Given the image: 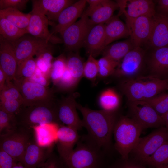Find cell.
<instances>
[{
    "instance_id": "cell-41",
    "label": "cell",
    "mask_w": 168,
    "mask_h": 168,
    "mask_svg": "<svg viewBox=\"0 0 168 168\" xmlns=\"http://www.w3.org/2000/svg\"><path fill=\"white\" fill-rule=\"evenodd\" d=\"M17 125L15 114L0 110V135L12 129Z\"/></svg>"
},
{
    "instance_id": "cell-1",
    "label": "cell",
    "mask_w": 168,
    "mask_h": 168,
    "mask_svg": "<svg viewBox=\"0 0 168 168\" xmlns=\"http://www.w3.org/2000/svg\"><path fill=\"white\" fill-rule=\"evenodd\" d=\"M76 106L82 115L83 127L88 132L85 138L101 150L108 147L114 127L118 119L115 112L93 110L77 103Z\"/></svg>"
},
{
    "instance_id": "cell-35",
    "label": "cell",
    "mask_w": 168,
    "mask_h": 168,
    "mask_svg": "<svg viewBox=\"0 0 168 168\" xmlns=\"http://www.w3.org/2000/svg\"><path fill=\"white\" fill-rule=\"evenodd\" d=\"M36 56L35 59L37 68L50 79V71L54 60L51 48L46 49Z\"/></svg>"
},
{
    "instance_id": "cell-2",
    "label": "cell",
    "mask_w": 168,
    "mask_h": 168,
    "mask_svg": "<svg viewBox=\"0 0 168 168\" xmlns=\"http://www.w3.org/2000/svg\"><path fill=\"white\" fill-rule=\"evenodd\" d=\"M119 87L128 101L145 100L168 90V79L141 75L121 80Z\"/></svg>"
},
{
    "instance_id": "cell-7",
    "label": "cell",
    "mask_w": 168,
    "mask_h": 168,
    "mask_svg": "<svg viewBox=\"0 0 168 168\" xmlns=\"http://www.w3.org/2000/svg\"><path fill=\"white\" fill-rule=\"evenodd\" d=\"M32 129L17 125L13 129L0 135V149L20 162L25 149L32 139Z\"/></svg>"
},
{
    "instance_id": "cell-23",
    "label": "cell",
    "mask_w": 168,
    "mask_h": 168,
    "mask_svg": "<svg viewBox=\"0 0 168 168\" xmlns=\"http://www.w3.org/2000/svg\"><path fill=\"white\" fill-rule=\"evenodd\" d=\"M57 147L59 155L62 159L72 152L75 145L80 139L77 130L70 127L61 125L57 133Z\"/></svg>"
},
{
    "instance_id": "cell-50",
    "label": "cell",
    "mask_w": 168,
    "mask_h": 168,
    "mask_svg": "<svg viewBox=\"0 0 168 168\" xmlns=\"http://www.w3.org/2000/svg\"><path fill=\"white\" fill-rule=\"evenodd\" d=\"M7 76L2 70L0 68V91L3 88L7 80Z\"/></svg>"
},
{
    "instance_id": "cell-28",
    "label": "cell",
    "mask_w": 168,
    "mask_h": 168,
    "mask_svg": "<svg viewBox=\"0 0 168 168\" xmlns=\"http://www.w3.org/2000/svg\"><path fill=\"white\" fill-rule=\"evenodd\" d=\"M134 48L129 39L107 46L102 53L103 56L119 62L128 52Z\"/></svg>"
},
{
    "instance_id": "cell-20",
    "label": "cell",
    "mask_w": 168,
    "mask_h": 168,
    "mask_svg": "<svg viewBox=\"0 0 168 168\" xmlns=\"http://www.w3.org/2000/svg\"><path fill=\"white\" fill-rule=\"evenodd\" d=\"M18 65L12 43L0 36V68L6 74V81L15 79Z\"/></svg>"
},
{
    "instance_id": "cell-3",
    "label": "cell",
    "mask_w": 168,
    "mask_h": 168,
    "mask_svg": "<svg viewBox=\"0 0 168 168\" xmlns=\"http://www.w3.org/2000/svg\"><path fill=\"white\" fill-rule=\"evenodd\" d=\"M143 129L142 127L131 117L122 116L118 119L113 134L115 147L123 160L127 159L133 150Z\"/></svg>"
},
{
    "instance_id": "cell-39",
    "label": "cell",
    "mask_w": 168,
    "mask_h": 168,
    "mask_svg": "<svg viewBox=\"0 0 168 168\" xmlns=\"http://www.w3.org/2000/svg\"><path fill=\"white\" fill-rule=\"evenodd\" d=\"M0 101L17 100L23 103V99L20 92L13 82L10 81H6L3 88L0 91Z\"/></svg>"
},
{
    "instance_id": "cell-53",
    "label": "cell",
    "mask_w": 168,
    "mask_h": 168,
    "mask_svg": "<svg viewBox=\"0 0 168 168\" xmlns=\"http://www.w3.org/2000/svg\"><path fill=\"white\" fill-rule=\"evenodd\" d=\"M110 168H111V167H110Z\"/></svg>"
},
{
    "instance_id": "cell-16",
    "label": "cell",
    "mask_w": 168,
    "mask_h": 168,
    "mask_svg": "<svg viewBox=\"0 0 168 168\" xmlns=\"http://www.w3.org/2000/svg\"><path fill=\"white\" fill-rule=\"evenodd\" d=\"M89 6L84 12L93 26L105 24L113 16L119 9L116 2L109 0H86Z\"/></svg>"
},
{
    "instance_id": "cell-27",
    "label": "cell",
    "mask_w": 168,
    "mask_h": 168,
    "mask_svg": "<svg viewBox=\"0 0 168 168\" xmlns=\"http://www.w3.org/2000/svg\"><path fill=\"white\" fill-rule=\"evenodd\" d=\"M119 16H113L105 24V48L118 39L129 37V31L126 24L119 17Z\"/></svg>"
},
{
    "instance_id": "cell-13",
    "label": "cell",
    "mask_w": 168,
    "mask_h": 168,
    "mask_svg": "<svg viewBox=\"0 0 168 168\" xmlns=\"http://www.w3.org/2000/svg\"><path fill=\"white\" fill-rule=\"evenodd\" d=\"M146 51L145 66L149 75L161 79H168V46Z\"/></svg>"
},
{
    "instance_id": "cell-10",
    "label": "cell",
    "mask_w": 168,
    "mask_h": 168,
    "mask_svg": "<svg viewBox=\"0 0 168 168\" xmlns=\"http://www.w3.org/2000/svg\"><path fill=\"white\" fill-rule=\"evenodd\" d=\"M93 26L83 12L78 21L60 34L66 49L69 51H75L83 46L86 36Z\"/></svg>"
},
{
    "instance_id": "cell-9",
    "label": "cell",
    "mask_w": 168,
    "mask_h": 168,
    "mask_svg": "<svg viewBox=\"0 0 168 168\" xmlns=\"http://www.w3.org/2000/svg\"><path fill=\"white\" fill-rule=\"evenodd\" d=\"M146 51L143 48H134L119 61L112 75L121 80L140 75L145 66Z\"/></svg>"
},
{
    "instance_id": "cell-34",
    "label": "cell",
    "mask_w": 168,
    "mask_h": 168,
    "mask_svg": "<svg viewBox=\"0 0 168 168\" xmlns=\"http://www.w3.org/2000/svg\"><path fill=\"white\" fill-rule=\"evenodd\" d=\"M67 68V58L62 54L54 59L50 73V78L56 86Z\"/></svg>"
},
{
    "instance_id": "cell-54",
    "label": "cell",
    "mask_w": 168,
    "mask_h": 168,
    "mask_svg": "<svg viewBox=\"0 0 168 168\" xmlns=\"http://www.w3.org/2000/svg\"><path fill=\"white\" fill-rule=\"evenodd\" d=\"M167 168H168V167Z\"/></svg>"
},
{
    "instance_id": "cell-6",
    "label": "cell",
    "mask_w": 168,
    "mask_h": 168,
    "mask_svg": "<svg viewBox=\"0 0 168 168\" xmlns=\"http://www.w3.org/2000/svg\"><path fill=\"white\" fill-rule=\"evenodd\" d=\"M12 82L23 97V105H50L56 101L53 89H49L28 79H15Z\"/></svg>"
},
{
    "instance_id": "cell-45",
    "label": "cell",
    "mask_w": 168,
    "mask_h": 168,
    "mask_svg": "<svg viewBox=\"0 0 168 168\" xmlns=\"http://www.w3.org/2000/svg\"><path fill=\"white\" fill-rule=\"evenodd\" d=\"M28 1V0H0V9L12 8L21 11L26 8Z\"/></svg>"
},
{
    "instance_id": "cell-32",
    "label": "cell",
    "mask_w": 168,
    "mask_h": 168,
    "mask_svg": "<svg viewBox=\"0 0 168 168\" xmlns=\"http://www.w3.org/2000/svg\"><path fill=\"white\" fill-rule=\"evenodd\" d=\"M145 162L156 168L168 167V141L163 143Z\"/></svg>"
},
{
    "instance_id": "cell-18",
    "label": "cell",
    "mask_w": 168,
    "mask_h": 168,
    "mask_svg": "<svg viewBox=\"0 0 168 168\" xmlns=\"http://www.w3.org/2000/svg\"><path fill=\"white\" fill-rule=\"evenodd\" d=\"M119 12L125 17L135 18L145 16L152 18L156 12L153 1L151 0H118Z\"/></svg>"
},
{
    "instance_id": "cell-11",
    "label": "cell",
    "mask_w": 168,
    "mask_h": 168,
    "mask_svg": "<svg viewBox=\"0 0 168 168\" xmlns=\"http://www.w3.org/2000/svg\"><path fill=\"white\" fill-rule=\"evenodd\" d=\"M167 141L168 129L165 127H161L146 136L140 137L132 151L139 160L145 162Z\"/></svg>"
},
{
    "instance_id": "cell-43",
    "label": "cell",
    "mask_w": 168,
    "mask_h": 168,
    "mask_svg": "<svg viewBox=\"0 0 168 168\" xmlns=\"http://www.w3.org/2000/svg\"><path fill=\"white\" fill-rule=\"evenodd\" d=\"M23 102L17 100H6L0 101V110L9 114H15L23 105Z\"/></svg>"
},
{
    "instance_id": "cell-51",
    "label": "cell",
    "mask_w": 168,
    "mask_h": 168,
    "mask_svg": "<svg viewBox=\"0 0 168 168\" xmlns=\"http://www.w3.org/2000/svg\"><path fill=\"white\" fill-rule=\"evenodd\" d=\"M161 117L163 121L165 126L168 129V111Z\"/></svg>"
},
{
    "instance_id": "cell-48",
    "label": "cell",
    "mask_w": 168,
    "mask_h": 168,
    "mask_svg": "<svg viewBox=\"0 0 168 168\" xmlns=\"http://www.w3.org/2000/svg\"><path fill=\"white\" fill-rule=\"evenodd\" d=\"M159 12L168 13V0L157 1Z\"/></svg>"
},
{
    "instance_id": "cell-37",
    "label": "cell",
    "mask_w": 168,
    "mask_h": 168,
    "mask_svg": "<svg viewBox=\"0 0 168 168\" xmlns=\"http://www.w3.org/2000/svg\"><path fill=\"white\" fill-rule=\"evenodd\" d=\"M161 116L168 111V93L165 92L145 100Z\"/></svg>"
},
{
    "instance_id": "cell-24",
    "label": "cell",
    "mask_w": 168,
    "mask_h": 168,
    "mask_svg": "<svg viewBox=\"0 0 168 168\" xmlns=\"http://www.w3.org/2000/svg\"><path fill=\"white\" fill-rule=\"evenodd\" d=\"M105 24H100L93 26L89 31L83 46L89 55L95 57L102 53L105 48Z\"/></svg>"
},
{
    "instance_id": "cell-33",
    "label": "cell",
    "mask_w": 168,
    "mask_h": 168,
    "mask_svg": "<svg viewBox=\"0 0 168 168\" xmlns=\"http://www.w3.org/2000/svg\"><path fill=\"white\" fill-rule=\"evenodd\" d=\"M84 63L77 53H71L67 58V68L78 83L83 77Z\"/></svg>"
},
{
    "instance_id": "cell-52",
    "label": "cell",
    "mask_w": 168,
    "mask_h": 168,
    "mask_svg": "<svg viewBox=\"0 0 168 168\" xmlns=\"http://www.w3.org/2000/svg\"><path fill=\"white\" fill-rule=\"evenodd\" d=\"M12 168H26L20 162H17L12 167Z\"/></svg>"
},
{
    "instance_id": "cell-46",
    "label": "cell",
    "mask_w": 168,
    "mask_h": 168,
    "mask_svg": "<svg viewBox=\"0 0 168 168\" xmlns=\"http://www.w3.org/2000/svg\"><path fill=\"white\" fill-rule=\"evenodd\" d=\"M18 161L5 151L0 149V168H12Z\"/></svg>"
},
{
    "instance_id": "cell-49",
    "label": "cell",
    "mask_w": 168,
    "mask_h": 168,
    "mask_svg": "<svg viewBox=\"0 0 168 168\" xmlns=\"http://www.w3.org/2000/svg\"><path fill=\"white\" fill-rule=\"evenodd\" d=\"M111 168H144L143 167L135 164L126 163H118Z\"/></svg>"
},
{
    "instance_id": "cell-42",
    "label": "cell",
    "mask_w": 168,
    "mask_h": 168,
    "mask_svg": "<svg viewBox=\"0 0 168 168\" xmlns=\"http://www.w3.org/2000/svg\"><path fill=\"white\" fill-rule=\"evenodd\" d=\"M78 83L72 76L67 67L58 82L55 86L58 90L67 91L74 89Z\"/></svg>"
},
{
    "instance_id": "cell-30",
    "label": "cell",
    "mask_w": 168,
    "mask_h": 168,
    "mask_svg": "<svg viewBox=\"0 0 168 168\" xmlns=\"http://www.w3.org/2000/svg\"><path fill=\"white\" fill-rule=\"evenodd\" d=\"M28 33L27 30L18 27L5 18H0V36L5 39L14 42Z\"/></svg>"
},
{
    "instance_id": "cell-36",
    "label": "cell",
    "mask_w": 168,
    "mask_h": 168,
    "mask_svg": "<svg viewBox=\"0 0 168 168\" xmlns=\"http://www.w3.org/2000/svg\"><path fill=\"white\" fill-rule=\"evenodd\" d=\"M37 68L35 59L31 57L18 65L15 79H29L34 74Z\"/></svg>"
},
{
    "instance_id": "cell-44",
    "label": "cell",
    "mask_w": 168,
    "mask_h": 168,
    "mask_svg": "<svg viewBox=\"0 0 168 168\" xmlns=\"http://www.w3.org/2000/svg\"><path fill=\"white\" fill-rule=\"evenodd\" d=\"M38 168H67L62 159L58 156L52 153L46 161Z\"/></svg>"
},
{
    "instance_id": "cell-29",
    "label": "cell",
    "mask_w": 168,
    "mask_h": 168,
    "mask_svg": "<svg viewBox=\"0 0 168 168\" xmlns=\"http://www.w3.org/2000/svg\"><path fill=\"white\" fill-rule=\"evenodd\" d=\"M30 15V12L24 13L14 8L0 9V18L6 19L18 27L24 30H27Z\"/></svg>"
},
{
    "instance_id": "cell-14",
    "label": "cell",
    "mask_w": 168,
    "mask_h": 168,
    "mask_svg": "<svg viewBox=\"0 0 168 168\" xmlns=\"http://www.w3.org/2000/svg\"><path fill=\"white\" fill-rule=\"evenodd\" d=\"M130 39L134 48L147 45L152 29V18L142 16L135 18L125 17Z\"/></svg>"
},
{
    "instance_id": "cell-5",
    "label": "cell",
    "mask_w": 168,
    "mask_h": 168,
    "mask_svg": "<svg viewBox=\"0 0 168 168\" xmlns=\"http://www.w3.org/2000/svg\"><path fill=\"white\" fill-rule=\"evenodd\" d=\"M56 102L50 105H22L15 114L17 124L29 129L46 123H55L61 125L57 116Z\"/></svg>"
},
{
    "instance_id": "cell-12",
    "label": "cell",
    "mask_w": 168,
    "mask_h": 168,
    "mask_svg": "<svg viewBox=\"0 0 168 168\" xmlns=\"http://www.w3.org/2000/svg\"><path fill=\"white\" fill-rule=\"evenodd\" d=\"M12 43L18 65L26 59L51 48V43L47 40L28 33Z\"/></svg>"
},
{
    "instance_id": "cell-38",
    "label": "cell",
    "mask_w": 168,
    "mask_h": 168,
    "mask_svg": "<svg viewBox=\"0 0 168 168\" xmlns=\"http://www.w3.org/2000/svg\"><path fill=\"white\" fill-rule=\"evenodd\" d=\"M97 62L98 77L102 78L112 76L119 63L103 56L97 60Z\"/></svg>"
},
{
    "instance_id": "cell-31",
    "label": "cell",
    "mask_w": 168,
    "mask_h": 168,
    "mask_svg": "<svg viewBox=\"0 0 168 168\" xmlns=\"http://www.w3.org/2000/svg\"><path fill=\"white\" fill-rule=\"evenodd\" d=\"M98 103L101 110L115 112L119 106L120 98L114 89L108 88L104 90L100 94Z\"/></svg>"
},
{
    "instance_id": "cell-25",
    "label": "cell",
    "mask_w": 168,
    "mask_h": 168,
    "mask_svg": "<svg viewBox=\"0 0 168 168\" xmlns=\"http://www.w3.org/2000/svg\"><path fill=\"white\" fill-rule=\"evenodd\" d=\"M33 7L44 13L49 20L57 21L61 12L75 2L71 0H32Z\"/></svg>"
},
{
    "instance_id": "cell-21",
    "label": "cell",
    "mask_w": 168,
    "mask_h": 168,
    "mask_svg": "<svg viewBox=\"0 0 168 168\" xmlns=\"http://www.w3.org/2000/svg\"><path fill=\"white\" fill-rule=\"evenodd\" d=\"M48 147L39 146L35 139L27 145L19 162L26 168H38L47 159L51 153Z\"/></svg>"
},
{
    "instance_id": "cell-19",
    "label": "cell",
    "mask_w": 168,
    "mask_h": 168,
    "mask_svg": "<svg viewBox=\"0 0 168 168\" xmlns=\"http://www.w3.org/2000/svg\"><path fill=\"white\" fill-rule=\"evenodd\" d=\"M147 45L148 49L168 46V13L156 12L152 18L151 33Z\"/></svg>"
},
{
    "instance_id": "cell-40",
    "label": "cell",
    "mask_w": 168,
    "mask_h": 168,
    "mask_svg": "<svg viewBox=\"0 0 168 168\" xmlns=\"http://www.w3.org/2000/svg\"><path fill=\"white\" fill-rule=\"evenodd\" d=\"M98 75L97 60L92 55H89L83 68V77L92 81H94Z\"/></svg>"
},
{
    "instance_id": "cell-15",
    "label": "cell",
    "mask_w": 168,
    "mask_h": 168,
    "mask_svg": "<svg viewBox=\"0 0 168 168\" xmlns=\"http://www.w3.org/2000/svg\"><path fill=\"white\" fill-rule=\"evenodd\" d=\"M77 102L74 94L71 93L56 102L57 114L61 124L78 130L83 127L82 120L77 111Z\"/></svg>"
},
{
    "instance_id": "cell-17",
    "label": "cell",
    "mask_w": 168,
    "mask_h": 168,
    "mask_svg": "<svg viewBox=\"0 0 168 168\" xmlns=\"http://www.w3.org/2000/svg\"><path fill=\"white\" fill-rule=\"evenodd\" d=\"M27 28L28 34L45 40L50 43L57 44L63 42L62 39L54 36L49 31V20L47 16L37 9L32 7Z\"/></svg>"
},
{
    "instance_id": "cell-4",
    "label": "cell",
    "mask_w": 168,
    "mask_h": 168,
    "mask_svg": "<svg viewBox=\"0 0 168 168\" xmlns=\"http://www.w3.org/2000/svg\"><path fill=\"white\" fill-rule=\"evenodd\" d=\"M102 152L84 137L82 140L79 139L66 158L62 159L67 168H104Z\"/></svg>"
},
{
    "instance_id": "cell-26",
    "label": "cell",
    "mask_w": 168,
    "mask_h": 168,
    "mask_svg": "<svg viewBox=\"0 0 168 168\" xmlns=\"http://www.w3.org/2000/svg\"><path fill=\"white\" fill-rule=\"evenodd\" d=\"M60 125L55 123H46L33 128L34 138L40 146L48 147L57 142V133Z\"/></svg>"
},
{
    "instance_id": "cell-22",
    "label": "cell",
    "mask_w": 168,
    "mask_h": 168,
    "mask_svg": "<svg viewBox=\"0 0 168 168\" xmlns=\"http://www.w3.org/2000/svg\"><path fill=\"white\" fill-rule=\"evenodd\" d=\"M86 0H80L65 8L59 15L57 23L54 26L51 33L60 34L68 27L76 22L81 17L86 3Z\"/></svg>"
},
{
    "instance_id": "cell-8",
    "label": "cell",
    "mask_w": 168,
    "mask_h": 168,
    "mask_svg": "<svg viewBox=\"0 0 168 168\" xmlns=\"http://www.w3.org/2000/svg\"><path fill=\"white\" fill-rule=\"evenodd\" d=\"M132 118L144 129L164 126L162 118L148 103L144 100L128 101Z\"/></svg>"
},
{
    "instance_id": "cell-47",
    "label": "cell",
    "mask_w": 168,
    "mask_h": 168,
    "mask_svg": "<svg viewBox=\"0 0 168 168\" xmlns=\"http://www.w3.org/2000/svg\"><path fill=\"white\" fill-rule=\"evenodd\" d=\"M28 79L32 82L46 87H48L49 84L50 79L45 76L37 68L32 76Z\"/></svg>"
}]
</instances>
